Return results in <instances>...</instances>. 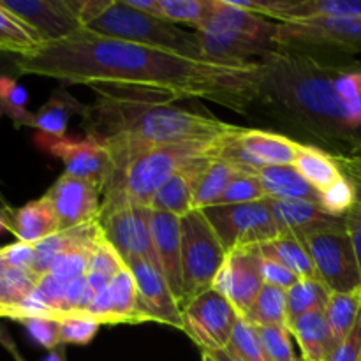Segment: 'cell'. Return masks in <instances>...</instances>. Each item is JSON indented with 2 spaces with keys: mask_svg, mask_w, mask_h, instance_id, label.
I'll return each mask as SVG.
<instances>
[{
  "mask_svg": "<svg viewBox=\"0 0 361 361\" xmlns=\"http://www.w3.org/2000/svg\"><path fill=\"white\" fill-rule=\"evenodd\" d=\"M21 76L34 74L63 85L113 87L164 95L171 101L203 99L245 111L261 97L264 62L229 63L194 59L171 49L108 39L83 28L66 41L20 55Z\"/></svg>",
  "mask_w": 361,
  "mask_h": 361,
  "instance_id": "cell-1",
  "label": "cell"
},
{
  "mask_svg": "<svg viewBox=\"0 0 361 361\" xmlns=\"http://www.w3.org/2000/svg\"><path fill=\"white\" fill-rule=\"evenodd\" d=\"M92 90L95 99L85 109V129L87 136L109 148L115 171L140 152L219 140L240 129L215 116L178 108L164 95L113 87H92Z\"/></svg>",
  "mask_w": 361,
  "mask_h": 361,
  "instance_id": "cell-2",
  "label": "cell"
},
{
  "mask_svg": "<svg viewBox=\"0 0 361 361\" xmlns=\"http://www.w3.org/2000/svg\"><path fill=\"white\" fill-rule=\"evenodd\" d=\"M71 4L90 34L204 59L197 32H187L178 25L133 9L126 0H71Z\"/></svg>",
  "mask_w": 361,
  "mask_h": 361,
  "instance_id": "cell-3",
  "label": "cell"
},
{
  "mask_svg": "<svg viewBox=\"0 0 361 361\" xmlns=\"http://www.w3.org/2000/svg\"><path fill=\"white\" fill-rule=\"evenodd\" d=\"M219 140L164 145L133 155L118 171H115L111 182L106 187L101 212L122 204L150 208L152 197L169 176L196 161L214 159Z\"/></svg>",
  "mask_w": 361,
  "mask_h": 361,
  "instance_id": "cell-4",
  "label": "cell"
},
{
  "mask_svg": "<svg viewBox=\"0 0 361 361\" xmlns=\"http://www.w3.org/2000/svg\"><path fill=\"white\" fill-rule=\"evenodd\" d=\"M204 59L215 62L249 63L250 56H274L282 49L275 41L277 23L259 14L214 0L207 21L197 28Z\"/></svg>",
  "mask_w": 361,
  "mask_h": 361,
  "instance_id": "cell-5",
  "label": "cell"
},
{
  "mask_svg": "<svg viewBox=\"0 0 361 361\" xmlns=\"http://www.w3.org/2000/svg\"><path fill=\"white\" fill-rule=\"evenodd\" d=\"M305 245L319 281L331 293H351L361 289V271L356 259L351 236L345 228L344 219L300 236Z\"/></svg>",
  "mask_w": 361,
  "mask_h": 361,
  "instance_id": "cell-6",
  "label": "cell"
},
{
  "mask_svg": "<svg viewBox=\"0 0 361 361\" xmlns=\"http://www.w3.org/2000/svg\"><path fill=\"white\" fill-rule=\"evenodd\" d=\"M226 256L228 250L203 210H192L182 217V275L185 303L214 288Z\"/></svg>",
  "mask_w": 361,
  "mask_h": 361,
  "instance_id": "cell-7",
  "label": "cell"
},
{
  "mask_svg": "<svg viewBox=\"0 0 361 361\" xmlns=\"http://www.w3.org/2000/svg\"><path fill=\"white\" fill-rule=\"evenodd\" d=\"M203 214L228 252L257 247L281 235L268 200L245 204H215L204 208Z\"/></svg>",
  "mask_w": 361,
  "mask_h": 361,
  "instance_id": "cell-8",
  "label": "cell"
},
{
  "mask_svg": "<svg viewBox=\"0 0 361 361\" xmlns=\"http://www.w3.org/2000/svg\"><path fill=\"white\" fill-rule=\"evenodd\" d=\"M238 310L217 289H208L182 307V331L201 351H221L231 342Z\"/></svg>",
  "mask_w": 361,
  "mask_h": 361,
  "instance_id": "cell-9",
  "label": "cell"
},
{
  "mask_svg": "<svg viewBox=\"0 0 361 361\" xmlns=\"http://www.w3.org/2000/svg\"><path fill=\"white\" fill-rule=\"evenodd\" d=\"M152 208L140 204H122L101 212L99 226L106 242L116 250L123 263L129 259H155L150 229Z\"/></svg>",
  "mask_w": 361,
  "mask_h": 361,
  "instance_id": "cell-10",
  "label": "cell"
},
{
  "mask_svg": "<svg viewBox=\"0 0 361 361\" xmlns=\"http://www.w3.org/2000/svg\"><path fill=\"white\" fill-rule=\"evenodd\" d=\"M39 147L62 161L66 173L76 178L88 180L101 187L104 194L113 173L115 162L109 148L95 137H62V140H41L37 137Z\"/></svg>",
  "mask_w": 361,
  "mask_h": 361,
  "instance_id": "cell-11",
  "label": "cell"
},
{
  "mask_svg": "<svg viewBox=\"0 0 361 361\" xmlns=\"http://www.w3.org/2000/svg\"><path fill=\"white\" fill-rule=\"evenodd\" d=\"M275 41L286 46H330L361 51V18H316L277 23Z\"/></svg>",
  "mask_w": 361,
  "mask_h": 361,
  "instance_id": "cell-12",
  "label": "cell"
},
{
  "mask_svg": "<svg viewBox=\"0 0 361 361\" xmlns=\"http://www.w3.org/2000/svg\"><path fill=\"white\" fill-rule=\"evenodd\" d=\"M263 286V256L256 247H247L228 252L214 289L224 295L240 316L245 317Z\"/></svg>",
  "mask_w": 361,
  "mask_h": 361,
  "instance_id": "cell-13",
  "label": "cell"
},
{
  "mask_svg": "<svg viewBox=\"0 0 361 361\" xmlns=\"http://www.w3.org/2000/svg\"><path fill=\"white\" fill-rule=\"evenodd\" d=\"M39 35L42 44L66 41L83 30L71 0H0Z\"/></svg>",
  "mask_w": 361,
  "mask_h": 361,
  "instance_id": "cell-14",
  "label": "cell"
},
{
  "mask_svg": "<svg viewBox=\"0 0 361 361\" xmlns=\"http://www.w3.org/2000/svg\"><path fill=\"white\" fill-rule=\"evenodd\" d=\"M44 196L55 208L60 231L97 222L101 217L102 189L88 180L63 173L55 180Z\"/></svg>",
  "mask_w": 361,
  "mask_h": 361,
  "instance_id": "cell-15",
  "label": "cell"
},
{
  "mask_svg": "<svg viewBox=\"0 0 361 361\" xmlns=\"http://www.w3.org/2000/svg\"><path fill=\"white\" fill-rule=\"evenodd\" d=\"M136 282L140 305L148 321L182 330V307L169 289L161 268L150 259H129L126 263Z\"/></svg>",
  "mask_w": 361,
  "mask_h": 361,
  "instance_id": "cell-16",
  "label": "cell"
},
{
  "mask_svg": "<svg viewBox=\"0 0 361 361\" xmlns=\"http://www.w3.org/2000/svg\"><path fill=\"white\" fill-rule=\"evenodd\" d=\"M150 229L159 268L168 281L176 302L183 307L185 293L182 275V219L166 212L152 210Z\"/></svg>",
  "mask_w": 361,
  "mask_h": 361,
  "instance_id": "cell-17",
  "label": "cell"
},
{
  "mask_svg": "<svg viewBox=\"0 0 361 361\" xmlns=\"http://www.w3.org/2000/svg\"><path fill=\"white\" fill-rule=\"evenodd\" d=\"M87 314L99 324L150 323L141 310L136 282L127 267L113 277L104 291L95 295Z\"/></svg>",
  "mask_w": 361,
  "mask_h": 361,
  "instance_id": "cell-18",
  "label": "cell"
},
{
  "mask_svg": "<svg viewBox=\"0 0 361 361\" xmlns=\"http://www.w3.org/2000/svg\"><path fill=\"white\" fill-rule=\"evenodd\" d=\"M208 161H212V159L196 161L169 176L162 183L161 189L155 192V196L152 197V210L166 212V214H173L180 219L190 214L197 178H200L201 171L208 164Z\"/></svg>",
  "mask_w": 361,
  "mask_h": 361,
  "instance_id": "cell-19",
  "label": "cell"
},
{
  "mask_svg": "<svg viewBox=\"0 0 361 361\" xmlns=\"http://www.w3.org/2000/svg\"><path fill=\"white\" fill-rule=\"evenodd\" d=\"M293 338L302 353V361H330L337 349L335 338L324 312H309L289 324Z\"/></svg>",
  "mask_w": 361,
  "mask_h": 361,
  "instance_id": "cell-20",
  "label": "cell"
},
{
  "mask_svg": "<svg viewBox=\"0 0 361 361\" xmlns=\"http://www.w3.org/2000/svg\"><path fill=\"white\" fill-rule=\"evenodd\" d=\"M277 222L279 231L289 233V235L302 236L305 233L326 226L334 222V217H328L321 210L319 203L309 200H268Z\"/></svg>",
  "mask_w": 361,
  "mask_h": 361,
  "instance_id": "cell-21",
  "label": "cell"
},
{
  "mask_svg": "<svg viewBox=\"0 0 361 361\" xmlns=\"http://www.w3.org/2000/svg\"><path fill=\"white\" fill-rule=\"evenodd\" d=\"M87 106L78 102L66 90L53 92L48 102L41 106L32 116V129L39 130L41 140H62L67 136V126L73 115H85Z\"/></svg>",
  "mask_w": 361,
  "mask_h": 361,
  "instance_id": "cell-22",
  "label": "cell"
},
{
  "mask_svg": "<svg viewBox=\"0 0 361 361\" xmlns=\"http://www.w3.org/2000/svg\"><path fill=\"white\" fill-rule=\"evenodd\" d=\"M60 231L59 217L51 201L46 196L30 201L21 208L14 210L13 233L18 242L39 243L41 240Z\"/></svg>",
  "mask_w": 361,
  "mask_h": 361,
  "instance_id": "cell-23",
  "label": "cell"
},
{
  "mask_svg": "<svg viewBox=\"0 0 361 361\" xmlns=\"http://www.w3.org/2000/svg\"><path fill=\"white\" fill-rule=\"evenodd\" d=\"M267 200H309L319 203V192L295 166H268L257 171Z\"/></svg>",
  "mask_w": 361,
  "mask_h": 361,
  "instance_id": "cell-24",
  "label": "cell"
},
{
  "mask_svg": "<svg viewBox=\"0 0 361 361\" xmlns=\"http://www.w3.org/2000/svg\"><path fill=\"white\" fill-rule=\"evenodd\" d=\"M256 249L259 250L264 259H271L275 263L282 264L288 270H291L298 279H319L312 259H310L305 245L300 242L298 236L282 233L277 238L257 245Z\"/></svg>",
  "mask_w": 361,
  "mask_h": 361,
  "instance_id": "cell-25",
  "label": "cell"
},
{
  "mask_svg": "<svg viewBox=\"0 0 361 361\" xmlns=\"http://www.w3.org/2000/svg\"><path fill=\"white\" fill-rule=\"evenodd\" d=\"M293 166L317 192H323L324 189L334 185L344 176L335 155L326 154L321 148L310 147V145L302 143L298 157Z\"/></svg>",
  "mask_w": 361,
  "mask_h": 361,
  "instance_id": "cell-26",
  "label": "cell"
},
{
  "mask_svg": "<svg viewBox=\"0 0 361 361\" xmlns=\"http://www.w3.org/2000/svg\"><path fill=\"white\" fill-rule=\"evenodd\" d=\"M243 169L221 161V159H212L201 171L197 178L196 190H194L192 210H204L219 204L222 194L228 189L229 182Z\"/></svg>",
  "mask_w": 361,
  "mask_h": 361,
  "instance_id": "cell-27",
  "label": "cell"
},
{
  "mask_svg": "<svg viewBox=\"0 0 361 361\" xmlns=\"http://www.w3.org/2000/svg\"><path fill=\"white\" fill-rule=\"evenodd\" d=\"M330 296L331 291L319 279H300L291 289H288L289 324L309 312H324Z\"/></svg>",
  "mask_w": 361,
  "mask_h": 361,
  "instance_id": "cell-28",
  "label": "cell"
},
{
  "mask_svg": "<svg viewBox=\"0 0 361 361\" xmlns=\"http://www.w3.org/2000/svg\"><path fill=\"white\" fill-rule=\"evenodd\" d=\"M39 277L30 270L6 268L0 275V317L13 319L18 307L37 288Z\"/></svg>",
  "mask_w": 361,
  "mask_h": 361,
  "instance_id": "cell-29",
  "label": "cell"
},
{
  "mask_svg": "<svg viewBox=\"0 0 361 361\" xmlns=\"http://www.w3.org/2000/svg\"><path fill=\"white\" fill-rule=\"evenodd\" d=\"M243 319L254 326H289L288 291L264 284Z\"/></svg>",
  "mask_w": 361,
  "mask_h": 361,
  "instance_id": "cell-30",
  "label": "cell"
},
{
  "mask_svg": "<svg viewBox=\"0 0 361 361\" xmlns=\"http://www.w3.org/2000/svg\"><path fill=\"white\" fill-rule=\"evenodd\" d=\"M41 46L39 35L0 4V51L25 56Z\"/></svg>",
  "mask_w": 361,
  "mask_h": 361,
  "instance_id": "cell-31",
  "label": "cell"
},
{
  "mask_svg": "<svg viewBox=\"0 0 361 361\" xmlns=\"http://www.w3.org/2000/svg\"><path fill=\"white\" fill-rule=\"evenodd\" d=\"M324 316L335 338L338 342L344 341L361 316V289L351 293H331Z\"/></svg>",
  "mask_w": 361,
  "mask_h": 361,
  "instance_id": "cell-32",
  "label": "cell"
},
{
  "mask_svg": "<svg viewBox=\"0 0 361 361\" xmlns=\"http://www.w3.org/2000/svg\"><path fill=\"white\" fill-rule=\"evenodd\" d=\"M214 0H159L161 20L173 25H190L197 30L207 21Z\"/></svg>",
  "mask_w": 361,
  "mask_h": 361,
  "instance_id": "cell-33",
  "label": "cell"
},
{
  "mask_svg": "<svg viewBox=\"0 0 361 361\" xmlns=\"http://www.w3.org/2000/svg\"><path fill=\"white\" fill-rule=\"evenodd\" d=\"M27 90L18 83L16 76H0V104L4 115L9 116L16 127H30L32 116L27 109Z\"/></svg>",
  "mask_w": 361,
  "mask_h": 361,
  "instance_id": "cell-34",
  "label": "cell"
},
{
  "mask_svg": "<svg viewBox=\"0 0 361 361\" xmlns=\"http://www.w3.org/2000/svg\"><path fill=\"white\" fill-rule=\"evenodd\" d=\"M358 200V190L349 176H342L338 182L319 192V207L328 217L344 219Z\"/></svg>",
  "mask_w": 361,
  "mask_h": 361,
  "instance_id": "cell-35",
  "label": "cell"
},
{
  "mask_svg": "<svg viewBox=\"0 0 361 361\" xmlns=\"http://www.w3.org/2000/svg\"><path fill=\"white\" fill-rule=\"evenodd\" d=\"M226 349L242 361H271L264 351L256 326L243 317H240L236 323L231 342Z\"/></svg>",
  "mask_w": 361,
  "mask_h": 361,
  "instance_id": "cell-36",
  "label": "cell"
},
{
  "mask_svg": "<svg viewBox=\"0 0 361 361\" xmlns=\"http://www.w3.org/2000/svg\"><path fill=\"white\" fill-rule=\"evenodd\" d=\"M267 200L257 171H240L229 182L219 204H245Z\"/></svg>",
  "mask_w": 361,
  "mask_h": 361,
  "instance_id": "cell-37",
  "label": "cell"
},
{
  "mask_svg": "<svg viewBox=\"0 0 361 361\" xmlns=\"http://www.w3.org/2000/svg\"><path fill=\"white\" fill-rule=\"evenodd\" d=\"M256 330L271 361H302L293 348V335L288 326H256Z\"/></svg>",
  "mask_w": 361,
  "mask_h": 361,
  "instance_id": "cell-38",
  "label": "cell"
},
{
  "mask_svg": "<svg viewBox=\"0 0 361 361\" xmlns=\"http://www.w3.org/2000/svg\"><path fill=\"white\" fill-rule=\"evenodd\" d=\"M60 344L62 345H87L97 335L101 324L88 314H74L59 321Z\"/></svg>",
  "mask_w": 361,
  "mask_h": 361,
  "instance_id": "cell-39",
  "label": "cell"
},
{
  "mask_svg": "<svg viewBox=\"0 0 361 361\" xmlns=\"http://www.w3.org/2000/svg\"><path fill=\"white\" fill-rule=\"evenodd\" d=\"M90 254L92 249H71L67 252L60 254L49 267L48 274L53 277L60 279V281H74L78 277H83L88 271V264H90Z\"/></svg>",
  "mask_w": 361,
  "mask_h": 361,
  "instance_id": "cell-40",
  "label": "cell"
},
{
  "mask_svg": "<svg viewBox=\"0 0 361 361\" xmlns=\"http://www.w3.org/2000/svg\"><path fill=\"white\" fill-rule=\"evenodd\" d=\"M123 268H126L123 259L116 254V250L106 242L104 236H102V238L97 242V245L92 249L88 271H92V274H99L102 275V277L113 281V277H116Z\"/></svg>",
  "mask_w": 361,
  "mask_h": 361,
  "instance_id": "cell-41",
  "label": "cell"
},
{
  "mask_svg": "<svg viewBox=\"0 0 361 361\" xmlns=\"http://www.w3.org/2000/svg\"><path fill=\"white\" fill-rule=\"evenodd\" d=\"M25 328H27L28 335L42 345L48 351H53L59 348L60 344V323L55 319H41V317H32V319L21 321Z\"/></svg>",
  "mask_w": 361,
  "mask_h": 361,
  "instance_id": "cell-42",
  "label": "cell"
},
{
  "mask_svg": "<svg viewBox=\"0 0 361 361\" xmlns=\"http://www.w3.org/2000/svg\"><path fill=\"white\" fill-rule=\"evenodd\" d=\"M95 293L88 286L87 277H78L74 281L67 282L66 288V310L67 316L74 314H87L88 307L94 302Z\"/></svg>",
  "mask_w": 361,
  "mask_h": 361,
  "instance_id": "cell-43",
  "label": "cell"
},
{
  "mask_svg": "<svg viewBox=\"0 0 361 361\" xmlns=\"http://www.w3.org/2000/svg\"><path fill=\"white\" fill-rule=\"evenodd\" d=\"M66 288L67 282L60 281V279L53 277L51 274H46L42 277H39L37 282V291L41 293L42 298L53 307V309L59 312L60 319L67 317L66 310Z\"/></svg>",
  "mask_w": 361,
  "mask_h": 361,
  "instance_id": "cell-44",
  "label": "cell"
},
{
  "mask_svg": "<svg viewBox=\"0 0 361 361\" xmlns=\"http://www.w3.org/2000/svg\"><path fill=\"white\" fill-rule=\"evenodd\" d=\"M335 92L348 104L358 101L361 97V66L341 67L335 78Z\"/></svg>",
  "mask_w": 361,
  "mask_h": 361,
  "instance_id": "cell-45",
  "label": "cell"
},
{
  "mask_svg": "<svg viewBox=\"0 0 361 361\" xmlns=\"http://www.w3.org/2000/svg\"><path fill=\"white\" fill-rule=\"evenodd\" d=\"M4 261L9 268L18 270H34L35 264V245L25 242H14L11 245L0 247Z\"/></svg>",
  "mask_w": 361,
  "mask_h": 361,
  "instance_id": "cell-46",
  "label": "cell"
},
{
  "mask_svg": "<svg viewBox=\"0 0 361 361\" xmlns=\"http://www.w3.org/2000/svg\"><path fill=\"white\" fill-rule=\"evenodd\" d=\"M263 281L267 286H274V288L279 289H291L296 282L300 281L291 270H288L282 264L275 263L271 259H264L263 257Z\"/></svg>",
  "mask_w": 361,
  "mask_h": 361,
  "instance_id": "cell-47",
  "label": "cell"
},
{
  "mask_svg": "<svg viewBox=\"0 0 361 361\" xmlns=\"http://www.w3.org/2000/svg\"><path fill=\"white\" fill-rule=\"evenodd\" d=\"M330 361H361V316L348 337L338 342Z\"/></svg>",
  "mask_w": 361,
  "mask_h": 361,
  "instance_id": "cell-48",
  "label": "cell"
},
{
  "mask_svg": "<svg viewBox=\"0 0 361 361\" xmlns=\"http://www.w3.org/2000/svg\"><path fill=\"white\" fill-rule=\"evenodd\" d=\"M18 60L20 55H14V53H6L0 51V76H16L20 78V67H18ZM4 115V108L0 104V118Z\"/></svg>",
  "mask_w": 361,
  "mask_h": 361,
  "instance_id": "cell-49",
  "label": "cell"
},
{
  "mask_svg": "<svg viewBox=\"0 0 361 361\" xmlns=\"http://www.w3.org/2000/svg\"><path fill=\"white\" fill-rule=\"evenodd\" d=\"M133 9L141 11L145 14L159 18L161 20V11H159V0H126Z\"/></svg>",
  "mask_w": 361,
  "mask_h": 361,
  "instance_id": "cell-50",
  "label": "cell"
},
{
  "mask_svg": "<svg viewBox=\"0 0 361 361\" xmlns=\"http://www.w3.org/2000/svg\"><path fill=\"white\" fill-rule=\"evenodd\" d=\"M0 344H2L4 348H7V349H9V353H11V355L14 356V360H16V361H23V360H21V356L18 355L16 348H14V345H13V342H11L9 338H7V334H6V331L2 330V328H0Z\"/></svg>",
  "mask_w": 361,
  "mask_h": 361,
  "instance_id": "cell-51",
  "label": "cell"
},
{
  "mask_svg": "<svg viewBox=\"0 0 361 361\" xmlns=\"http://www.w3.org/2000/svg\"><path fill=\"white\" fill-rule=\"evenodd\" d=\"M42 361H67L66 345H59V348H55L53 351H48V356Z\"/></svg>",
  "mask_w": 361,
  "mask_h": 361,
  "instance_id": "cell-52",
  "label": "cell"
},
{
  "mask_svg": "<svg viewBox=\"0 0 361 361\" xmlns=\"http://www.w3.org/2000/svg\"><path fill=\"white\" fill-rule=\"evenodd\" d=\"M208 353V351H207ZM212 356H214L217 361H242L240 358H236L235 355H231V353L228 351V349H221V351H214L210 353Z\"/></svg>",
  "mask_w": 361,
  "mask_h": 361,
  "instance_id": "cell-53",
  "label": "cell"
},
{
  "mask_svg": "<svg viewBox=\"0 0 361 361\" xmlns=\"http://www.w3.org/2000/svg\"><path fill=\"white\" fill-rule=\"evenodd\" d=\"M353 104V123H355L356 129H361V97L358 101L351 102Z\"/></svg>",
  "mask_w": 361,
  "mask_h": 361,
  "instance_id": "cell-54",
  "label": "cell"
},
{
  "mask_svg": "<svg viewBox=\"0 0 361 361\" xmlns=\"http://www.w3.org/2000/svg\"><path fill=\"white\" fill-rule=\"evenodd\" d=\"M0 214L9 215V217H13V215H14V210L9 207V203H7L6 197H4L2 190H0Z\"/></svg>",
  "mask_w": 361,
  "mask_h": 361,
  "instance_id": "cell-55",
  "label": "cell"
},
{
  "mask_svg": "<svg viewBox=\"0 0 361 361\" xmlns=\"http://www.w3.org/2000/svg\"><path fill=\"white\" fill-rule=\"evenodd\" d=\"M201 361H217L214 358V356L210 355V353H207V351H201Z\"/></svg>",
  "mask_w": 361,
  "mask_h": 361,
  "instance_id": "cell-56",
  "label": "cell"
},
{
  "mask_svg": "<svg viewBox=\"0 0 361 361\" xmlns=\"http://www.w3.org/2000/svg\"><path fill=\"white\" fill-rule=\"evenodd\" d=\"M6 268H7V264H6V261H4L2 252H0V275H2L4 271H6Z\"/></svg>",
  "mask_w": 361,
  "mask_h": 361,
  "instance_id": "cell-57",
  "label": "cell"
}]
</instances>
